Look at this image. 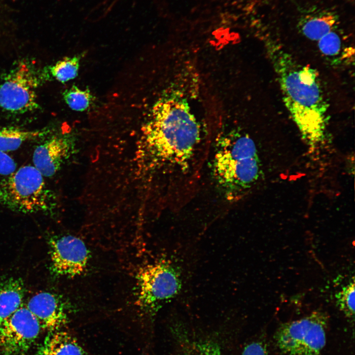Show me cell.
Returning a JSON list of instances; mask_svg holds the SVG:
<instances>
[{"label":"cell","instance_id":"obj_5","mask_svg":"<svg viewBox=\"0 0 355 355\" xmlns=\"http://www.w3.org/2000/svg\"><path fill=\"white\" fill-rule=\"evenodd\" d=\"M41 75L28 60L16 63L0 84V109L10 114H23L39 109L37 90Z\"/></svg>","mask_w":355,"mask_h":355},{"label":"cell","instance_id":"obj_10","mask_svg":"<svg viewBox=\"0 0 355 355\" xmlns=\"http://www.w3.org/2000/svg\"><path fill=\"white\" fill-rule=\"evenodd\" d=\"M74 138L70 134L52 135L36 145L33 155V166L44 177L55 175L71 156Z\"/></svg>","mask_w":355,"mask_h":355},{"label":"cell","instance_id":"obj_19","mask_svg":"<svg viewBox=\"0 0 355 355\" xmlns=\"http://www.w3.org/2000/svg\"><path fill=\"white\" fill-rule=\"evenodd\" d=\"M320 51L324 55H337L341 49V41L338 35L332 31L318 41Z\"/></svg>","mask_w":355,"mask_h":355},{"label":"cell","instance_id":"obj_12","mask_svg":"<svg viewBox=\"0 0 355 355\" xmlns=\"http://www.w3.org/2000/svg\"><path fill=\"white\" fill-rule=\"evenodd\" d=\"M35 355H88L76 338L62 328L49 331Z\"/></svg>","mask_w":355,"mask_h":355},{"label":"cell","instance_id":"obj_20","mask_svg":"<svg viewBox=\"0 0 355 355\" xmlns=\"http://www.w3.org/2000/svg\"><path fill=\"white\" fill-rule=\"evenodd\" d=\"M186 355H221V353L217 343L211 340H204L194 343Z\"/></svg>","mask_w":355,"mask_h":355},{"label":"cell","instance_id":"obj_3","mask_svg":"<svg viewBox=\"0 0 355 355\" xmlns=\"http://www.w3.org/2000/svg\"><path fill=\"white\" fill-rule=\"evenodd\" d=\"M212 174L226 199L235 201L254 185L261 174L256 145L247 134L236 129L223 132L216 139Z\"/></svg>","mask_w":355,"mask_h":355},{"label":"cell","instance_id":"obj_2","mask_svg":"<svg viewBox=\"0 0 355 355\" xmlns=\"http://www.w3.org/2000/svg\"><path fill=\"white\" fill-rule=\"evenodd\" d=\"M265 47L284 103L302 137L309 144L320 143L325 138L329 106L318 72L279 44L268 42Z\"/></svg>","mask_w":355,"mask_h":355},{"label":"cell","instance_id":"obj_16","mask_svg":"<svg viewBox=\"0 0 355 355\" xmlns=\"http://www.w3.org/2000/svg\"><path fill=\"white\" fill-rule=\"evenodd\" d=\"M82 54L66 57L47 68L46 75L61 83L76 77L78 74Z\"/></svg>","mask_w":355,"mask_h":355},{"label":"cell","instance_id":"obj_4","mask_svg":"<svg viewBox=\"0 0 355 355\" xmlns=\"http://www.w3.org/2000/svg\"><path fill=\"white\" fill-rule=\"evenodd\" d=\"M0 205L20 213L46 215L56 207L53 193L44 177L30 165L0 178Z\"/></svg>","mask_w":355,"mask_h":355},{"label":"cell","instance_id":"obj_13","mask_svg":"<svg viewBox=\"0 0 355 355\" xmlns=\"http://www.w3.org/2000/svg\"><path fill=\"white\" fill-rule=\"evenodd\" d=\"M25 291L23 282L20 278L0 280V323L23 304Z\"/></svg>","mask_w":355,"mask_h":355},{"label":"cell","instance_id":"obj_7","mask_svg":"<svg viewBox=\"0 0 355 355\" xmlns=\"http://www.w3.org/2000/svg\"><path fill=\"white\" fill-rule=\"evenodd\" d=\"M327 323L320 312L284 323L275 335L277 346L284 355H319L326 344Z\"/></svg>","mask_w":355,"mask_h":355},{"label":"cell","instance_id":"obj_8","mask_svg":"<svg viewBox=\"0 0 355 355\" xmlns=\"http://www.w3.org/2000/svg\"><path fill=\"white\" fill-rule=\"evenodd\" d=\"M41 329L36 318L23 304L0 323V354L26 355Z\"/></svg>","mask_w":355,"mask_h":355},{"label":"cell","instance_id":"obj_6","mask_svg":"<svg viewBox=\"0 0 355 355\" xmlns=\"http://www.w3.org/2000/svg\"><path fill=\"white\" fill-rule=\"evenodd\" d=\"M181 281L178 267L161 260L142 268L137 275V301L145 312L154 314L162 304L179 292Z\"/></svg>","mask_w":355,"mask_h":355},{"label":"cell","instance_id":"obj_9","mask_svg":"<svg viewBox=\"0 0 355 355\" xmlns=\"http://www.w3.org/2000/svg\"><path fill=\"white\" fill-rule=\"evenodd\" d=\"M50 269L56 276L73 277L85 270L89 253L80 238L70 235H55L48 240Z\"/></svg>","mask_w":355,"mask_h":355},{"label":"cell","instance_id":"obj_11","mask_svg":"<svg viewBox=\"0 0 355 355\" xmlns=\"http://www.w3.org/2000/svg\"><path fill=\"white\" fill-rule=\"evenodd\" d=\"M48 332L62 328L68 320V308L60 297L52 292L36 293L25 305Z\"/></svg>","mask_w":355,"mask_h":355},{"label":"cell","instance_id":"obj_21","mask_svg":"<svg viewBox=\"0 0 355 355\" xmlns=\"http://www.w3.org/2000/svg\"><path fill=\"white\" fill-rule=\"evenodd\" d=\"M16 169L17 164L14 159L6 153L0 151V175H9Z\"/></svg>","mask_w":355,"mask_h":355},{"label":"cell","instance_id":"obj_15","mask_svg":"<svg viewBox=\"0 0 355 355\" xmlns=\"http://www.w3.org/2000/svg\"><path fill=\"white\" fill-rule=\"evenodd\" d=\"M48 130H28L13 126L0 127V151L7 153L18 149L24 143L43 138Z\"/></svg>","mask_w":355,"mask_h":355},{"label":"cell","instance_id":"obj_14","mask_svg":"<svg viewBox=\"0 0 355 355\" xmlns=\"http://www.w3.org/2000/svg\"><path fill=\"white\" fill-rule=\"evenodd\" d=\"M338 22L335 12L323 11L306 15L299 22L303 35L308 38L319 41L329 33L334 31Z\"/></svg>","mask_w":355,"mask_h":355},{"label":"cell","instance_id":"obj_18","mask_svg":"<svg viewBox=\"0 0 355 355\" xmlns=\"http://www.w3.org/2000/svg\"><path fill=\"white\" fill-rule=\"evenodd\" d=\"M355 289L353 281L345 286L336 295L339 307L349 317H354L355 314Z\"/></svg>","mask_w":355,"mask_h":355},{"label":"cell","instance_id":"obj_22","mask_svg":"<svg viewBox=\"0 0 355 355\" xmlns=\"http://www.w3.org/2000/svg\"><path fill=\"white\" fill-rule=\"evenodd\" d=\"M240 355H270L266 346L261 342H253L247 345Z\"/></svg>","mask_w":355,"mask_h":355},{"label":"cell","instance_id":"obj_1","mask_svg":"<svg viewBox=\"0 0 355 355\" xmlns=\"http://www.w3.org/2000/svg\"><path fill=\"white\" fill-rule=\"evenodd\" d=\"M142 130L153 167L167 177L171 190L195 176L205 146L200 125L181 95L173 94L158 100Z\"/></svg>","mask_w":355,"mask_h":355},{"label":"cell","instance_id":"obj_17","mask_svg":"<svg viewBox=\"0 0 355 355\" xmlns=\"http://www.w3.org/2000/svg\"><path fill=\"white\" fill-rule=\"evenodd\" d=\"M62 95L67 106L76 111H84L87 109L94 98L89 89H82L75 85L66 89Z\"/></svg>","mask_w":355,"mask_h":355}]
</instances>
